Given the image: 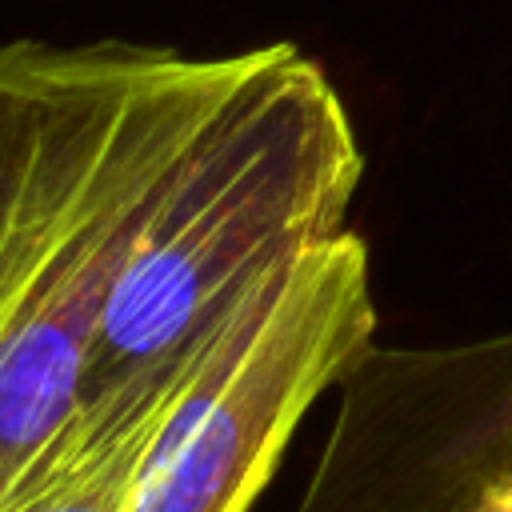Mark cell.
I'll return each mask as SVG.
<instances>
[{"mask_svg":"<svg viewBox=\"0 0 512 512\" xmlns=\"http://www.w3.org/2000/svg\"><path fill=\"white\" fill-rule=\"evenodd\" d=\"M180 384L88 400L72 436L8 512H124L140 460Z\"/></svg>","mask_w":512,"mask_h":512,"instance_id":"obj_5","label":"cell"},{"mask_svg":"<svg viewBox=\"0 0 512 512\" xmlns=\"http://www.w3.org/2000/svg\"><path fill=\"white\" fill-rule=\"evenodd\" d=\"M296 512H512V332L368 344Z\"/></svg>","mask_w":512,"mask_h":512,"instance_id":"obj_4","label":"cell"},{"mask_svg":"<svg viewBox=\"0 0 512 512\" xmlns=\"http://www.w3.org/2000/svg\"><path fill=\"white\" fill-rule=\"evenodd\" d=\"M376 336L368 248L356 232L300 256L180 384L124 512H248L308 408Z\"/></svg>","mask_w":512,"mask_h":512,"instance_id":"obj_3","label":"cell"},{"mask_svg":"<svg viewBox=\"0 0 512 512\" xmlns=\"http://www.w3.org/2000/svg\"><path fill=\"white\" fill-rule=\"evenodd\" d=\"M360 172L328 72L288 40L264 44L140 228L96 328L84 404L180 384L300 256L348 232Z\"/></svg>","mask_w":512,"mask_h":512,"instance_id":"obj_2","label":"cell"},{"mask_svg":"<svg viewBox=\"0 0 512 512\" xmlns=\"http://www.w3.org/2000/svg\"><path fill=\"white\" fill-rule=\"evenodd\" d=\"M260 52L0 40V512L72 436L108 292Z\"/></svg>","mask_w":512,"mask_h":512,"instance_id":"obj_1","label":"cell"}]
</instances>
